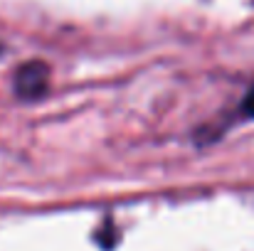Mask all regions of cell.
I'll use <instances>...</instances> for the list:
<instances>
[{"label":"cell","mask_w":254,"mask_h":251,"mask_svg":"<svg viewBox=\"0 0 254 251\" xmlns=\"http://www.w3.org/2000/svg\"><path fill=\"white\" fill-rule=\"evenodd\" d=\"M47 77H50V72H47L45 64L30 62V64L17 69V74H15V91L22 99H37L47 89Z\"/></svg>","instance_id":"6da1fadb"},{"label":"cell","mask_w":254,"mask_h":251,"mask_svg":"<svg viewBox=\"0 0 254 251\" xmlns=\"http://www.w3.org/2000/svg\"><path fill=\"white\" fill-rule=\"evenodd\" d=\"M245 111H247L250 116H254V89L247 94V99H245Z\"/></svg>","instance_id":"7a4b0ae2"}]
</instances>
